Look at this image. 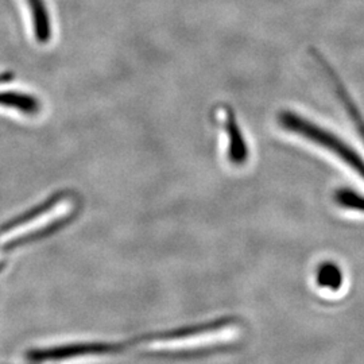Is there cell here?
Returning <instances> with one entry per match:
<instances>
[{"instance_id":"obj_1","label":"cell","mask_w":364,"mask_h":364,"mask_svg":"<svg viewBox=\"0 0 364 364\" xmlns=\"http://www.w3.org/2000/svg\"><path fill=\"white\" fill-rule=\"evenodd\" d=\"M228 321L230 320L225 318V320H216L212 323H207L203 326H189V328L164 331V332H153L150 335L130 338V340H126L122 343L90 341V343L69 344V346L50 348V350H37V351L28 352V359H31L34 362H52V360H66V359L85 358V356H108V355H115V353L134 350V347L146 344V343L176 340V338H186V336H195L198 333H205L209 331L219 329L224 324H227Z\"/></svg>"},{"instance_id":"obj_2","label":"cell","mask_w":364,"mask_h":364,"mask_svg":"<svg viewBox=\"0 0 364 364\" xmlns=\"http://www.w3.org/2000/svg\"><path fill=\"white\" fill-rule=\"evenodd\" d=\"M278 123L285 130L296 134L301 138H305L314 144L331 151L333 156L340 158L347 166H350L360 178L364 180V159L359 156L351 146L340 139L333 132L326 130L312 120L301 117L291 111H282L278 115Z\"/></svg>"},{"instance_id":"obj_3","label":"cell","mask_w":364,"mask_h":364,"mask_svg":"<svg viewBox=\"0 0 364 364\" xmlns=\"http://www.w3.org/2000/svg\"><path fill=\"white\" fill-rule=\"evenodd\" d=\"M224 115V130L228 138V159L235 165H242L247 161L248 149L243 138L242 130L239 129L234 112L231 108L223 109Z\"/></svg>"},{"instance_id":"obj_4","label":"cell","mask_w":364,"mask_h":364,"mask_svg":"<svg viewBox=\"0 0 364 364\" xmlns=\"http://www.w3.org/2000/svg\"><path fill=\"white\" fill-rule=\"evenodd\" d=\"M36 38L41 43H46L52 38V22L49 10L46 7L45 0H26Z\"/></svg>"},{"instance_id":"obj_5","label":"cell","mask_w":364,"mask_h":364,"mask_svg":"<svg viewBox=\"0 0 364 364\" xmlns=\"http://www.w3.org/2000/svg\"><path fill=\"white\" fill-rule=\"evenodd\" d=\"M0 107H9L19 109L23 114L34 115L39 109V103L37 99L16 92H0Z\"/></svg>"},{"instance_id":"obj_6","label":"cell","mask_w":364,"mask_h":364,"mask_svg":"<svg viewBox=\"0 0 364 364\" xmlns=\"http://www.w3.org/2000/svg\"><path fill=\"white\" fill-rule=\"evenodd\" d=\"M317 285L329 290H338L343 285V272L336 263L324 262L318 266L316 274Z\"/></svg>"},{"instance_id":"obj_7","label":"cell","mask_w":364,"mask_h":364,"mask_svg":"<svg viewBox=\"0 0 364 364\" xmlns=\"http://www.w3.org/2000/svg\"><path fill=\"white\" fill-rule=\"evenodd\" d=\"M333 200L338 207L364 213V196L347 188H341L335 192Z\"/></svg>"},{"instance_id":"obj_8","label":"cell","mask_w":364,"mask_h":364,"mask_svg":"<svg viewBox=\"0 0 364 364\" xmlns=\"http://www.w3.org/2000/svg\"><path fill=\"white\" fill-rule=\"evenodd\" d=\"M13 78V73H0V82L10 81Z\"/></svg>"}]
</instances>
